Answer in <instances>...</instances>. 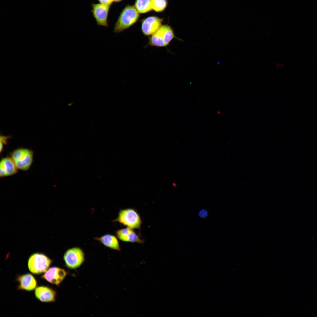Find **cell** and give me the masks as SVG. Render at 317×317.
<instances>
[{"instance_id":"2","label":"cell","mask_w":317,"mask_h":317,"mask_svg":"<svg viewBox=\"0 0 317 317\" xmlns=\"http://www.w3.org/2000/svg\"><path fill=\"white\" fill-rule=\"evenodd\" d=\"M174 38L181 41L175 36L173 29L168 25H163L149 38V45L157 47H165Z\"/></svg>"},{"instance_id":"5","label":"cell","mask_w":317,"mask_h":317,"mask_svg":"<svg viewBox=\"0 0 317 317\" xmlns=\"http://www.w3.org/2000/svg\"><path fill=\"white\" fill-rule=\"evenodd\" d=\"M115 221L133 229H139L142 223L139 215L132 208L121 210Z\"/></svg>"},{"instance_id":"12","label":"cell","mask_w":317,"mask_h":317,"mask_svg":"<svg viewBox=\"0 0 317 317\" xmlns=\"http://www.w3.org/2000/svg\"><path fill=\"white\" fill-rule=\"evenodd\" d=\"M133 229L127 227L117 230L116 233L117 237L122 241L140 243H143V240Z\"/></svg>"},{"instance_id":"4","label":"cell","mask_w":317,"mask_h":317,"mask_svg":"<svg viewBox=\"0 0 317 317\" xmlns=\"http://www.w3.org/2000/svg\"><path fill=\"white\" fill-rule=\"evenodd\" d=\"M33 156L32 151L22 148L14 150L11 154V157L18 169L23 171L29 168L33 162Z\"/></svg>"},{"instance_id":"14","label":"cell","mask_w":317,"mask_h":317,"mask_svg":"<svg viewBox=\"0 0 317 317\" xmlns=\"http://www.w3.org/2000/svg\"><path fill=\"white\" fill-rule=\"evenodd\" d=\"M104 246L111 249L119 251L120 248L117 238L114 235L107 234L99 237L95 238Z\"/></svg>"},{"instance_id":"3","label":"cell","mask_w":317,"mask_h":317,"mask_svg":"<svg viewBox=\"0 0 317 317\" xmlns=\"http://www.w3.org/2000/svg\"><path fill=\"white\" fill-rule=\"evenodd\" d=\"M53 261L43 253H34L31 254L28 258V267L30 272L33 274H41L45 273L48 270Z\"/></svg>"},{"instance_id":"11","label":"cell","mask_w":317,"mask_h":317,"mask_svg":"<svg viewBox=\"0 0 317 317\" xmlns=\"http://www.w3.org/2000/svg\"><path fill=\"white\" fill-rule=\"evenodd\" d=\"M15 280L19 283L16 288L19 290L31 291L35 289L37 286L36 279L30 273L18 275Z\"/></svg>"},{"instance_id":"19","label":"cell","mask_w":317,"mask_h":317,"mask_svg":"<svg viewBox=\"0 0 317 317\" xmlns=\"http://www.w3.org/2000/svg\"><path fill=\"white\" fill-rule=\"evenodd\" d=\"M122 0H113L114 2H119L122 1Z\"/></svg>"},{"instance_id":"6","label":"cell","mask_w":317,"mask_h":317,"mask_svg":"<svg viewBox=\"0 0 317 317\" xmlns=\"http://www.w3.org/2000/svg\"><path fill=\"white\" fill-rule=\"evenodd\" d=\"M65 266L68 268L74 269L79 268L84 262L85 256L80 247H73L67 249L63 255Z\"/></svg>"},{"instance_id":"15","label":"cell","mask_w":317,"mask_h":317,"mask_svg":"<svg viewBox=\"0 0 317 317\" xmlns=\"http://www.w3.org/2000/svg\"><path fill=\"white\" fill-rule=\"evenodd\" d=\"M151 0H136L134 6L139 13H145L151 10Z\"/></svg>"},{"instance_id":"1","label":"cell","mask_w":317,"mask_h":317,"mask_svg":"<svg viewBox=\"0 0 317 317\" xmlns=\"http://www.w3.org/2000/svg\"><path fill=\"white\" fill-rule=\"evenodd\" d=\"M139 13L134 6L128 5L121 12L116 22L114 32L119 33L133 25L138 21Z\"/></svg>"},{"instance_id":"10","label":"cell","mask_w":317,"mask_h":317,"mask_svg":"<svg viewBox=\"0 0 317 317\" xmlns=\"http://www.w3.org/2000/svg\"><path fill=\"white\" fill-rule=\"evenodd\" d=\"M36 298L43 302H55L56 300L57 291L53 288L47 286H40L35 289Z\"/></svg>"},{"instance_id":"16","label":"cell","mask_w":317,"mask_h":317,"mask_svg":"<svg viewBox=\"0 0 317 317\" xmlns=\"http://www.w3.org/2000/svg\"><path fill=\"white\" fill-rule=\"evenodd\" d=\"M152 9L156 12L163 11L168 4L167 0H151Z\"/></svg>"},{"instance_id":"13","label":"cell","mask_w":317,"mask_h":317,"mask_svg":"<svg viewBox=\"0 0 317 317\" xmlns=\"http://www.w3.org/2000/svg\"><path fill=\"white\" fill-rule=\"evenodd\" d=\"M18 168L11 157L2 158L0 163V176L1 177L13 175L18 171Z\"/></svg>"},{"instance_id":"17","label":"cell","mask_w":317,"mask_h":317,"mask_svg":"<svg viewBox=\"0 0 317 317\" xmlns=\"http://www.w3.org/2000/svg\"><path fill=\"white\" fill-rule=\"evenodd\" d=\"M9 138V137L4 136H0V152L1 153L3 149V144H6L7 143V140Z\"/></svg>"},{"instance_id":"9","label":"cell","mask_w":317,"mask_h":317,"mask_svg":"<svg viewBox=\"0 0 317 317\" xmlns=\"http://www.w3.org/2000/svg\"><path fill=\"white\" fill-rule=\"evenodd\" d=\"M163 21V19L153 16L144 19L141 24L142 33L146 36H151L161 26Z\"/></svg>"},{"instance_id":"18","label":"cell","mask_w":317,"mask_h":317,"mask_svg":"<svg viewBox=\"0 0 317 317\" xmlns=\"http://www.w3.org/2000/svg\"><path fill=\"white\" fill-rule=\"evenodd\" d=\"M100 3L102 4L111 5L114 2L113 0H97Z\"/></svg>"},{"instance_id":"7","label":"cell","mask_w":317,"mask_h":317,"mask_svg":"<svg viewBox=\"0 0 317 317\" xmlns=\"http://www.w3.org/2000/svg\"><path fill=\"white\" fill-rule=\"evenodd\" d=\"M91 12L97 24L104 27L108 26V17L111 5L101 3H92Z\"/></svg>"},{"instance_id":"8","label":"cell","mask_w":317,"mask_h":317,"mask_svg":"<svg viewBox=\"0 0 317 317\" xmlns=\"http://www.w3.org/2000/svg\"><path fill=\"white\" fill-rule=\"evenodd\" d=\"M67 275V272L63 269L57 267L49 268L41 276L48 282L59 286Z\"/></svg>"}]
</instances>
